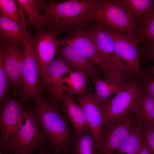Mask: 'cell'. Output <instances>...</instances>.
Listing matches in <instances>:
<instances>
[{
    "instance_id": "9",
    "label": "cell",
    "mask_w": 154,
    "mask_h": 154,
    "mask_svg": "<svg viewBox=\"0 0 154 154\" xmlns=\"http://www.w3.org/2000/svg\"><path fill=\"white\" fill-rule=\"evenodd\" d=\"M31 35L27 30L23 41L25 58L23 72V94L19 101L21 103L29 100L34 101L42 94L40 88L38 64L31 41Z\"/></svg>"
},
{
    "instance_id": "27",
    "label": "cell",
    "mask_w": 154,
    "mask_h": 154,
    "mask_svg": "<svg viewBox=\"0 0 154 154\" xmlns=\"http://www.w3.org/2000/svg\"><path fill=\"white\" fill-rule=\"evenodd\" d=\"M135 37L138 41L145 40L154 43V12L145 23L137 28Z\"/></svg>"
},
{
    "instance_id": "20",
    "label": "cell",
    "mask_w": 154,
    "mask_h": 154,
    "mask_svg": "<svg viewBox=\"0 0 154 154\" xmlns=\"http://www.w3.org/2000/svg\"><path fill=\"white\" fill-rule=\"evenodd\" d=\"M95 87L94 95L98 102L102 104L105 100L112 97L123 88L120 84L110 78H102L99 77L91 78Z\"/></svg>"
},
{
    "instance_id": "8",
    "label": "cell",
    "mask_w": 154,
    "mask_h": 154,
    "mask_svg": "<svg viewBox=\"0 0 154 154\" xmlns=\"http://www.w3.org/2000/svg\"><path fill=\"white\" fill-rule=\"evenodd\" d=\"M58 43L72 46L90 59L98 65L106 78L115 79L118 77V72L111 68L105 62L94 45L86 27L76 30L63 40H58Z\"/></svg>"
},
{
    "instance_id": "12",
    "label": "cell",
    "mask_w": 154,
    "mask_h": 154,
    "mask_svg": "<svg viewBox=\"0 0 154 154\" xmlns=\"http://www.w3.org/2000/svg\"><path fill=\"white\" fill-rule=\"evenodd\" d=\"M60 33L58 31L52 28H43L31 36V43L38 64L40 77L48 64L56 57L59 44L57 37Z\"/></svg>"
},
{
    "instance_id": "5",
    "label": "cell",
    "mask_w": 154,
    "mask_h": 154,
    "mask_svg": "<svg viewBox=\"0 0 154 154\" xmlns=\"http://www.w3.org/2000/svg\"><path fill=\"white\" fill-rule=\"evenodd\" d=\"M143 92L141 81L133 78L128 79L119 92L102 104L103 122L132 113L138 99Z\"/></svg>"
},
{
    "instance_id": "36",
    "label": "cell",
    "mask_w": 154,
    "mask_h": 154,
    "mask_svg": "<svg viewBox=\"0 0 154 154\" xmlns=\"http://www.w3.org/2000/svg\"><path fill=\"white\" fill-rule=\"evenodd\" d=\"M0 154H3L2 151L0 150Z\"/></svg>"
},
{
    "instance_id": "3",
    "label": "cell",
    "mask_w": 154,
    "mask_h": 154,
    "mask_svg": "<svg viewBox=\"0 0 154 154\" xmlns=\"http://www.w3.org/2000/svg\"><path fill=\"white\" fill-rule=\"evenodd\" d=\"M25 110L16 130L7 142L3 152L13 154L19 150L34 152L49 144L46 137L41 126L38 116L31 104L23 102Z\"/></svg>"
},
{
    "instance_id": "15",
    "label": "cell",
    "mask_w": 154,
    "mask_h": 154,
    "mask_svg": "<svg viewBox=\"0 0 154 154\" xmlns=\"http://www.w3.org/2000/svg\"><path fill=\"white\" fill-rule=\"evenodd\" d=\"M84 113L88 124L96 141L98 152L103 123L101 104L96 99L91 88L82 94L75 96Z\"/></svg>"
},
{
    "instance_id": "11",
    "label": "cell",
    "mask_w": 154,
    "mask_h": 154,
    "mask_svg": "<svg viewBox=\"0 0 154 154\" xmlns=\"http://www.w3.org/2000/svg\"><path fill=\"white\" fill-rule=\"evenodd\" d=\"M24 110L23 103H20L13 95L0 103V150L2 151L19 126Z\"/></svg>"
},
{
    "instance_id": "37",
    "label": "cell",
    "mask_w": 154,
    "mask_h": 154,
    "mask_svg": "<svg viewBox=\"0 0 154 154\" xmlns=\"http://www.w3.org/2000/svg\"><path fill=\"white\" fill-rule=\"evenodd\" d=\"M64 153V154H66V153Z\"/></svg>"
},
{
    "instance_id": "24",
    "label": "cell",
    "mask_w": 154,
    "mask_h": 154,
    "mask_svg": "<svg viewBox=\"0 0 154 154\" xmlns=\"http://www.w3.org/2000/svg\"><path fill=\"white\" fill-rule=\"evenodd\" d=\"M88 78L82 72L71 69L63 78L65 94L76 96L83 93L88 89Z\"/></svg>"
},
{
    "instance_id": "26",
    "label": "cell",
    "mask_w": 154,
    "mask_h": 154,
    "mask_svg": "<svg viewBox=\"0 0 154 154\" xmlns=\"http://www.w3.org/2000/svg\"><path fill=\"white\" fill-rule=\"evenodd\" d=\"M17 1L0 0V16L11 20L19 25L23 23L25 17L24 11L19 5L17 7Z\"/></svg>"
},
{
    "instance_id": "7",
    "label": "cell",
    "mask_w": 154,
    "mask_h": 154,
    "mask_svg": "<svg viewBox=\"0 0 154 154\" xmlns=\"http://www.w3.org/2000/svg\"><path fill=\"white\" fill-rule=\"evenodd\" d=\"M136 120L130 114L104 122L98 154H114L129 134Z\"/></svg>"
},
{
    "instance_id": "10",
    "label": "cell",
    "mask_w": 154,
    "mask_h": 154,
    "mask_svg": "<svg viewBox=\"0 0 154 154\" xmlns=\"http://www.w3.org/2000/svg\"><path fill=\"white\" fill-rule=\"evenodd\" d=\"M96 48L112 69L125 74L130 73L117 54L112 37L103 27L92 22L86 27Z\"/></svg>"
},
{
    "instance_id": "32",
    "label": "cell",
    "mask_w": 154,
    "mask_h": 154,
    "mask_svg": "<svg viewBox=\"0 0 154 154\" xmlns=\"http://www.w3.org/2000/svg\"><path fill=\"white\" fill-rule=\"evenodd\" d=\"M150 150L142 138L141 144L137 154H151Z\"/></svg>"
},
{
    "instance_id": "17",
    "label": "cell",
    "mask_w": 154,
    "mask_h": 154,
    "mask_svg": "<svg viewBox=\"0 0 154 154\" xmlns=\"http://www.w3.org/2000/svg\"><path fill=\"white\" fill-rule=\"evenodd\" d=\"M62 108L72 125L74 134L78 135L84 131L91 130L83 110L76 103L73 96L66 94L64 95Z\"/></svg>"
},
{
    "instance_id": "13",
    "label": "cell",
    "mask_w": 154,
    "mask_h": 154,
    "mask_svg": "<svg viewBox=\"0 0 154 154\" xmlns=\"http://www.w3.org/2000/svg\"><path fill=\"white\" fill-rule=\"evenodd\" d=\"M105 29L113 37L116 52L129 72L145 77L146 75L139 64L140 53L137 46L139 41L136 38L118 31Z\"/></svg>"
},
{
    "instance_id": "28",
    "label": "cell",
    "mask_w": 154,
    "mask_h": 154,
    "mask_svg": "<svg viewBox=\"0 0 154 154\" xmlns=\"http://www.w3.org/2000/svg\"><path fill=\"white\" fill-rule=\"evenodd\" d=\"M10 86L9 80L3 66L2 57L0 55V103L9 96Z\"/></svg>"
},
{
    "instance_id": "31",
    "label": "cell",
    "mask_w": 154,
    "mask_h": 154,
    "mask_svg": "<svg viewBox=\"0 0 154 154\" xmlns=\"http://www.w3.org/2000/svg\"><path fill=\"white\" fill-rule=\"evenodd\" d=\"M145 61L149 62L154 60V43H150L142 52Z\"/></svg>"
},
{
    "instance_id": "2",
    "label": "cell",
    "mask_w": 154,
    "mask_h": 154,
    "mask_svg": "<svg viewBox=\"0 0 154 154\" xmlns=\"http://www.w3.org/2000/svg\"><path fill=\"white\" fill-rule=\"evenodd\" d=\"M33 105L52 153H67L73 131L63 110L48 102L42 95L33 101Z\"/></svg>"
},
{
    "instance_id": "34",
    "label": "cell",
    "mask_w": 154,
    "mask_h": 154,
    "mask_svg": "<svg viewBox=\"0 0 154 154\" xmlns=\"http://www.w3.org/2000/svg\"><path fill=\"white\" fill-rule=\"evenodd\" d=\"M147 74L149 76H154V65L148 68L147 70Z\"/></svg>"
},
{
    "instance_id": "14",
    "label": "cell",
    "mask_w": 154,
    "mask_h": 154,
    "mask_svg": "<svg viewBox=\"0 0 154 154\" xmlns=\"http://www.w3.org/2000/svg\"><path fill=\"white\" fill-rule=\"evenodd\" d=\"M16 42L0 37V55L2 57L3 66L10 86L13 88V95L20 100L23 96L24 85L15 57Z\"/></svg>"
},
{
    "instance_id": "30",
    "label": "cell",
    "mask_w": 154,
    "mask_h": 154,
    "mask_svg": "<svg viewBox=\"0 0 154 154\" xmlns=\"http://www.w3.org/2000/svg\"><path fill=\"white\" fill-rule=\"evenodd\" d=\"M146 75L141 81L143 90L154 98V76Z\"/></svg>"
},
{
    "instance_id": "19",
    "label": "cell",
    "mask_w": 154,
    "mask_h": 154,
    "mask_svg": "<svg viewBox=\"0 0 154 154\" xmlns=\"http://www.w3.org/2000/svg\"><path fill=\"white\" fill-rule=\"evenodd\" d=\"M136 23L142 25L154 12V0H121Z\"/></svg>"
},
{
    "instance_id": "21",
    "label": "cell",
    "mask_w": 154,
    "mask_h": 154,
    "mask_svg": "<svg viewBox=\"0 0 154 154\" xmlns=\"http://www.w3.org/2000/svg\"><path fill=\"white\" fill-rule=\"evenodd\" d=\"M133 113L144 125H154V98L143 92L138 99Z\"/></svg>"
},
{
    "instance_id": "18",
    "label": "cell",
    "mask_w": 154,
    "mask_h": 154,
    "mask_svg": "<svg viewBox=\"0 0 154 154\" xmlns=\"http://www.w3.org/2000/svg\"><path fill=\"white\" fill-rule=\"evenodd\" d=\"M66 154H98L97 144L91 130L73 134Z\"/></svg>"
},
{
    "instance_id": "6",
    "label": "cell",
    "mask_w": 154,
    "mask_h": 154,
    "mask_svg": "<svg viewBox=\"0 0 154 154\" xmlns=\"http://www.w3.org/2000/svg\"><path fill=\"white\" fill-rule=\"evenodd\" d=\"M64 60L56 57L48 65L40 76L41 92L45 100L57 108L62 110V102L65 93L62 79L71 70Z\"/></svg>"
},
{
    "instance_id": "25",
    "label": "cell",
    "mask_w": 154,
    "mask_h": 154,
    "mask_svg": "<svg viewBox=\"0 0 154 154\" xmlns=\"http://www.w3.org/2000/svg\"><path fill=\"white\" fill-rule=\"evenodd\" d=\"M143 123L136 119L129 135L115 154H137L142 141Z\"/></svg>"
},
{
    "instance_id": "1",
    "label": "cell",
    "mask_w": 154,
    "mask_h": 154,
    "mask_svg": "<svg viewBox=\"0 0 154 154\" xmlns=\"http://www.w3.org/2000/svg\"><path fill=\"white\" fill-rule=\"evenodd\" d=\"M94 0H68L60 2L45 3L37 0L39 11L48 19L49 28L60 33H72L76 30L86 27L91 22L90 8Z\"/></svg>"
},
{
    "instance_id": "23",
    "label": "cell",
    "mask_w": 154,
    "mask_h": 154,
    "mask_svg": "<svg viewBox=\"0 0 154 154\" xmlns=\"http://www.w3.org/2000/svg\"><path fill=\"white\" fill-rule=\"evenodd\" d=\"M19 5L25 12L26 23L31 27L39 31L45 26L50 27L48 19L37 9L35 0H17Z\"/></svg>"
},
{
    "instance_id": "29",
    "label": "cell",
    "mask_w": 154,
    "mask_h": 154,
    "mask_svg": "<svg viewBox=\"0 0 154 154\" xmlns=\"http://www.w3.org/2000/svg\"><path fill=\"white\" fill-rule=\"evenodd\" d=\"M142 138L151 154H154V125H145Z\"/></svg>"
},
{
    "instance_id": "22",
    "label": "cell",
    "mask_w": 154,
    "mask_h": 154,
    "mask_svg": "<svg viewBox=\"0 0 154 154\" xmlns=\"http://www.w3.org/2000/svg\"><path fill=\"white\" fill-rule=\"evenodd\" d=\"M25 17L19 25L8 18L0 16V37L13 42L23 43L27 30Z\"/></svg>"
},
{
    "instance_id": "16",
    "label": "cell",
    "mask_w": 154,
    "mask_h": 154,
    "mask_svg": "<svg viewBox=\"0 0 154 154\" xmlns=\"http://www.w3.org/2000/svg\"><path fill=\"white\" fill-rule=\"evenodd\" d=\"M56 57L64 60L72 70L82 72L88 78L99 77L102 74L92 60L67 44H59Z\"/></svg>"
},
{
    "instance_id": "4",
    "label": "cell",
    "mask_w": 154,
    "mask_h": 154,
    "mask_svg": "<svg viewBox=\"0 0 154 154\" xmlns=\"http://www.w3.org/2000/svg\"><path fill=\"white\" fill-rule=\"evenodd\" d=\"M89 15L91 22L105 29L135 37L138 28L121 0H94Z\"/></svg>"
},
{
    "instance_id": "33",
    "label": "cell",
    "mask_w": 154,
    "mask_h": 154,
    "mask_svg": "<svg viewBox=\"0 0 154 154\" xmlns=\"http://www.w3.org/2000/svg\"><path fill=\"white\" fill-rule=\"evenodd\" d=\"M34 152L25 149L19 150L14 152L13 154H33ZM3 154H9L7 153Z\"/></svg>"
},
{
    "instance_id": "35",
    "label": "cell",
    "mask_w": 154,
    "mask_h": 154,
    "mask_svg": "<svg viewBox=\"0 0 154 154\" xmlns=\"http://www.w3.org/2000/svg\"><path fill=\"white\" fill-rule=\"evenodd\" d=\"M39 154H50V151L46 147L41 149Z\"/></svg>"
}]
</instances>
